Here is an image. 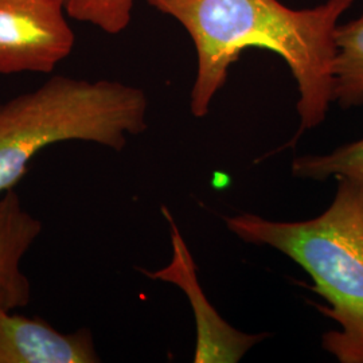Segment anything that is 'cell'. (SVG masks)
<instances>
[{
  "mask_svg": "<svg viewBox=\"0 0 363 363\" xmlns=\"http://www.w3.org/2000/svg\"><path fill=\"white\" fill-rule=\"evenodd\" d=\"M181 25L194 43L196 76L191 112L206 116L229 69L247 49H264L284 60L298 82L303 132L325 120L333 103V64L339 19L354 0H327L294 10L279 0H145Z\"/></svg>",
  "mask_w": 363,
  "mask_h": 363,
  "instance_id": "1",
  "label": "cell"
},
{
  "mask_svg": "<svg viewBox=\"0 0 363 363\" xmlns=\"http://www.w3.org/2000/svg\"><path fill=\"white\" fill-rule=\"evenodd\" d=\"M323 214L307 220H271L250 213L226 218L228 229L249 244L267 245L294 259L327 306H316L339 330L322 346L340 363H363V182L337 178Z\"/></svg>",
  "mask_w": 363,
  "mask_h": 363,
  "instance_id": "2",
  "label": "cell"
},
{
  "mask_svg": "<svg viewBox=\"0 0 363 363\" xmlns=\"http://www.w3.org/2000/svg\"><path fill=\"white\" fill-rule=\"evenodd\" d=\"M147 96L136 86L66 76L0 103V196L52 144L78 140L121 151L128 135L147 128Z\"/></svg>",
  "mask_w": 363,
  "mask_h": 363,
  "instance_id": "3",
  "label": "cell"
},
{
  "mask_svg": "<svg viewBox=\"0 0 363 363\" xmlns=\"http://www.w3.org/2000/svg\"><path fill=\"white\" fill-rule=\"evenodd\" d=\"M66 0H0V74L52 73L76 45Z\"/></svg>",
  "mask_w": 363,
  "mask_h": 363,
  "instance_id": "4",
  "label": "cell"
},
{
  "mask_svg": "<svg viewBox=\"0 0 363 363\" xmlns=\"http://www.w3.org/2000/svg\"><path fill=\"white\" fill-rule=\"evenodd\" d=\"M162 213L169 225L172 259L167 267L155 272L143 271L144 274L152 280H162L175 284L186 292L194 310L196 322L198 337L194 362H238L247 354V351L262 340L265 335H247L240 333L232 325H228L218 312L213 308L199 286L194 261L169 208L163 206Z\"/></svg>",
  "mask_w": 363,
  "mask_h": 363,
  "instance_id": "5",
  "label": "cell"
},
{
  "mask_svg": "<svg viewBox=\"0 0 363 363\" xmlns=\"http://www.w3.org/2000/svg\"><path fill=\"white\" fill-rule=\"evenodd\" d=\"M91 330L64 334L45 319L0 310V363L100 362Z\"/></svg>",
  "mask_w": 363,
  "mask_h": 363,
  "instance_id": "6",
  "label": "cell"
},
{
  "mask_svg": "<svg viewBox=\"0 0 363 363\" xmlns=\"http://www.w3.org/2000/svg\"><path fill=\"white\" fill-rule=\"evenodd\" d=\"M42 233V222L9 190L0 196V310L13 311L31 300V283L21 268L27 250Z\"/></svg>",
  "mask_w": 363,
  "mask_h": 363,
  "instance_id": "7",
  "label": "cell"
},
{
  "mask_svg": "<svg viewBox=\"0 0 363 363\" xmlns=\"http://www.w3.org/2000/svg\"><path fill=\"white\" fill-rule=\"evenodd\" d=\"M333 103L343 109L363 105V13L335 31Z\"/></svg>",
  "mask_w": 363,
  "mask_h": 363,
  "instance_id": "8",
  "label": "cell"
},
{
  "mask_svg": "<svg viewBox=\"0 0 363 363\" xmlns=\"http://www.w3.org/2000/svg\"><path fill=\"white\" fill-rule=\"evenodd\" d=\"M292 174L313 181L349 178L363 182V138L328 154L298 156L292 162Z\"/></svg>",
  "mask_w": 363,
  "mask_h": 363,
  "instance_id": "9",
  "label": "cell"
},
{
  "mask_svg": "<svg viewBox=\"0 0 363 363\" xmlns=\"http://www.w3.org/2000/svg\"><path fill=\"white\" fill-rule=\"evenodd\" d=\"M135 0H67L66 13L82 23L116 35L130 26Z\"/></svg>",
  "mask_w": 363,
  "mask_h": 363,
  "instance_id": "10",
  "label": "cell"
},
{
  "mask_svg": "<svg viewBox=\"0 0 363 363\" xmlns=\"http://www.w3.org/2000/svg\"><path fill=\"white\" fill-rule=\"evenodd\" d=\"M66 1H67V0H66Z\"/></svg>",
  "mask_w": 363,
  "mask_h": 363,
  "instance_id": "11",
  "label": "cell"
}]
</instances>
